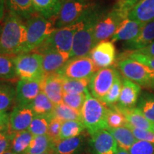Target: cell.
<instances>
[{
    "label": "cell",
    "mask_w": 154,
    "mask_h": 154,
    "mask_svg": "<svg viewBox=\"0 0 154 154\" xmlns=\"http://www.w3.org/2000/svg\"><path fill=\"white\" fill-rule=\"evenodd\" d=\"M0 32V54L13 56L23 53L26 27L23 19L7 10Z\"/></svg>",
    "instance_id": "1"
},
{
    "label": "cell",
    "mask_w": 154,
    "mask_h": 154,
    "mask_svg": "<svg viewBox=\"0 0 154 154\" xmlns=\"http://www.w3.org/2000/svg\"><path fill=\"white\" fill-rule=\"evenodd\" d=\"M104 13L102 9L98 7L86 17L84 24L75 34L70 58L89 55L95 46L94 33L96 24Z\"/></svg>",
    "instance_id": "2"
},
{
    "label": "cell",
    "mask_w": 154,
    "mask_h": 154,
    "mask_svg": "<svg viewBox=\"0 0 154 154\" xmlns=\"http://www.w3.org/2000/svg\"><path fill=\"white\" fill-rule=\"evenodd\" d=\"M25 24L26 36L23 53L37 49L57 29L54 19H47L39 14L33 15Z\"/></svg>",
    "instance_id": "3"
},
{
    "label": "cell",
    "mask_w": 154,
    "mask_h": 154,
    "mask_svg": "<svg viewBox=\"0 0 154 154\" xmlns=\"http://www.w3.org/2000/svg\"><path fill=\"white\" fill-rule=\"evenodd\" d=\"M106 105L101 100L96 99L87 93L86 101L82 110V121L90 136L101 130H107Z\"/></svg>",
    "instance_id": "4"
},
{
    "label": "cell",
    "mask_w": 154,
    "mask_h": 154,
    "mask_svg": "<svg viewBox=\"0 0 154 154\" xmlns=\"http://www.w3.org/2000/svg\"><path fill=\"white\" fill-rule=\"evenodd\" d=\"M98 7L89 0H64L56 18V27H63L80 22Z\"/></svg>",
    "instance_id": "5"
},
{
    "label": "cell",
    "mask_w": 154,
    "mask_h": 154,
    "mask_svg": "<svg viewBox=\"0 0 154 154\" xmlns=\"http://www.w3.org/2000/svg\"><path fill=\"white\" fill-rule=\"evenodd\" d=\"M86 18L75 24L63 27L57 28L49 37L34 51L40 54L42 51L50 49L70 54L75 34L84 24Z\"/></svg>",
    "instance_id": "6"
},
{
    "label": "cell",
    "mask_w": 154,
    "mask_h": 154,
    "mask_svg": "<svg viewBox=\"0 0 154 154\" xmlns=\"http://www.w3.org/2000/svg\"><path fill=\"white\" fill-rule=\"evenodd\" d=\"M118 66L124 78L140 86L154 89V70L149 66L128 57H123Z\"/></svg>",
    "instance_id": "7"
},
{
    "label": "cell",
    "mask_w": 154,
    "mask_h": 154,
    "mask_svg": "<svg viewBox=\"0 0 154 154\" xmlns=\"http://www.w3.org/2000/svg\"><path fill=\"white\" fill-rule=\"evenodd\" d=\"M17 77L20 79L42 80L44 73L42 65V55L37 52L22 53L14 57Z\"/></svg>",
    "instance_id": "8"
},
{
    "label": "cell",
    "mask_w": 154,
    "mask_h": 154,
    "mask_svg": "<svg viewBox=\"0 0 154 154\" xmlns=\"http://www.w3.org/2000/svg\"><path fill=\"white\" fill-rule=\"evenodd\" d=\"M128 12L116 5L113 9L102 15L96 26L94 33L95 45L100 42L111 38L121 23L128 17Z\"/></svg>",
    "instance_id": "9"
},
{
    "label": "cell",
    "mask_w": 154,
    "mask_h": 154,
    "mask_svg": "<svg viewBox=\"0 0 154 154\" xmlns=\"http://www.w3.org/2000/svg\"><path fill=\"white\" fill-rule=\"evenodd\" d=\"M89 56L70 58L62 69L57 73L67 79H91L99 70Z\"/></svg>",
    "instance_id": "10"
},
{
    "label": "cell",
    "mask_w": 154,
    "mask_h": 154,
    "mask_svg": "<svg viewBox=\"0 0 154 154\" xmlns=\"http://www.w3.org/2000/svg\"><path fill=\"white\" fill-rule=\"evenodd\" d=\"M119 74L114 67L100 69L90 79V94L96 99L102 101L114 82L116 77Z\"/></svg>",
    "instance_id": "11"
},
{
    "label": "cell",
    "mask_w": 154,
    "mask_h": 154,
    "mask_svg": "<svg viewBox=\"0 0 154 154\" xmlns=\"http://www.w3.org/2000/svg\"><path fill=\"white\" fill-rule=\"evenodd\" d=\"M88 56L99 69L111 67L116 58L113 42L108 40L100 42L94 46Z\"/></svg>",
    "instance_id": "12"
},
{
    "label": "cell",
    "mask_w": 154,
    "mask_h": 154,
    "mask_svg": "<svg viewBox=\"0 0 154 154\" xmlns=\"http://www.w3.org/2000/svg\"><path fill=\"white\" fill-rule=\"evenodd\" d=\"M88 145L92 154H116L119 148L108 130H101L91 135Z\"/></svg>",
    "instance_id": "13"
},
{
    "label": "cell",
    "mask_w": 154,
    "mask_h": 154,
    "mask_svg": "<svg viewBox=\"0 0 154 154\" xmlns=\"http://www.w3.org/2000/svg\"><path fill=\"white\" fill-rule=\"evenodd\" d=\"M44 79H19L16 86L17 104L30 105L42 91Z\"/></svg>",
    "instance_id": "14"
},
{
    "label": "cell",
    "mask_w": 154,
    "mask_h": 154,
    "mask_svg": "<svg viewBox=\"0 0 154 154\" xmlns=\"http://www.w3.org/2000/svg\"><path fill=\"white\" fill-rule=\"evenodd\" d=\"M35 113L30 105H18L9 113V129L16 133L28 130Z\"/></svg>",
    "instance_id": "15"
},
{
    "label": "cell",
    "mask_w": 154,
    "mask_h": 154,
    "mask_svg": "<svg viewBox=\"0 0 154 154\" xmlns=\"http://www.w3.org/2000/svg\"><path fill=\"white\" fill-rule=\"evenodd\" d=\"M40 54L42 55V65L45 76L57 74L70 59V54L56 50H46Z\"/></svg>",
    "instance_id": "16"
},
{
    "label": "cell",
    "mask_w": 154,
    "mask_h": 154,
    "mask_svg": "<svg viewBox=\"0 0 154 154\" xmlns=\"http://www.w3.org/2000/svg\"><path fill=\"white\" fill-rule=\"evenodd\" d=\"M141 94V86L132 81L122 79V87L117 106L122 108H134L137 105Z\"/></svg>",
    "instance_id": "17"
},
{
    "label": "cell",
    "mask_w": 154,
    "mask_h": 154,
    "mask_svg": "<svg viewBox=\"0 0 154 154\" xmlns=\"http://www.w3.org/2000/svg\"><path fill=\"white\" fill-rule=\"evenodd\" d=\"M146 23L132 20L127 17L121 23L115 33L111 36V42H125L131 41L137 36Z\"/></svg>",
    "instance_id": "18"
},
{
    "label": "cell",
    "mask_w": 154,
    "mask_h": 154,
    "mask_svg": "<svg viewBox=\"0 0 154 154\" xmlns=\"http://www.w3.org/2000/svg\"><path fill=\"white\" fill-rule=\"evenodd\" d=\"M63 78L58 74L44 77L42 91L48 96L55 106L63 103Z\"/></svg>",
    "instance_id": "19"
},
{
    "label": "cell",
    "mask_w": 154,
    "mask_h": 154,
    "mask_svg": "<svg viewBox=\"0 0 154 154\" xmlns=\"http://www.w3.org/2000/svg\"><path fill=\"white\" fill-rule=\"evenodd\" d=\"M86 136L84 134L76 137L59 140L55 142L53 151L56 154H81L86 146Z\"/></svg>",
    "instance_id": "20"
},
{
    "label": "cell",
    "mask_w": 154,
    "mask_h": 154,
    "mask_svg": "<svg viewBox=\"0 0 154 154\" xmlns=\"http://www.w3.org/2000/svg\"><path fill=\"white\" fill-rule=\"evenodd\" d=\"M128 18L140 22L154 20V0H140L131 9Z\"/></svg>",
    "instance_id": "21"
},
{
    "label": "cell",
    "mask_w": 154,
    "mask_h": 154,
    "mask_svg": "<svg viewBox=\"0 0 154 154\" xmlns=\"http://www.w3.org/2000/svg\"><path fill=\"white\" fill-rule=\"evenodd\" d=\"M154 41V20L146 23L139 34L134 39L125 42L124 48L132 51L145 47Z\"/></svg>",
    "instance_id": "22"
},
{
    "label": "cell",
    "mask_w": 154,
    "mask_h": 154,
    "mask_svg": "<svg viewBox=\"0 0 154 154\" xmlns=\"http://www.w3.org/2000/svg\"><path fill=\"white\" fill-rule=\"evenodd\" d=\"M116 106L119 110L124 115L127 122L131 126L142 129L152 131L154 124H152L151 121H149L144 116L138 108L134 107L128 109V108L120 107L116 104Z\"/></svg>",
    "instance_id": "23"
},
{
    "label": "cell",
    "mask_w": 154,
    "mask_h": 154,
    "mask_svg": "<svg viewBox=\"0 0 154 154\" xmlns=\"http://www.w3.org/2000/svg\"><path fill=\"white\" fill-rule=\"evenodd\" d=\"M64 0H32L38 14L47 19L57 18Z\"/></svg>",
    "instance_id": "24"
},
{
    "label": "cell",
    "mask_w": 154,
    "mask_h": 154,
    "mask_svg": "<svg viewBox=\"0 0 154 154\" xmlns=\"http://www.w3.org/2000/svg\"><path fill=\"white\" fill-rule=\"evenodd\" d=\"M7 10L14 13L22 19L27 20L36 14L32 0H7Z\"/></svg>",
    "instance_id": "25"
},
{
    "label": "cell",
    "mask_w": 154,
    "mask_h": 154,
    "mask_svg": "<svg viewBox=\"0 0 154 154\" xmlns=\"http://www.w3.org/2000/svg\"><path fill=\"white\" fill-rule=\"evenodd\" d=\"M107 130L114 138L119 147L126 151H128L133 144L137 140L130 128L127 126L108 128Z\"/></svg>",
    "instance_id": "26"
},
{
    "label": "cell",
    "mask_w": 154,
    "mask_h": 154,
    "mask_svg": "<svg viewBox=\"0 0 154 154\" xmlns=\"http://www.w3.org/2000/svg\"><path fill=\"white\" fill-rule=\"evenodd\" d=\"M54 142L47 134L34 136L24 154H43L52 151Z\"/></svg>",
    "instance_id": "27"
},
{
    "label": "cell",
    "mask_w": 154,
    "mask_h": 154,
    "mask_svg": "<svg viewBox=\"0 0 154 154\" xmlns=\"http://www.w3.org/2000/svg\"><path fill=\"white\" fill-rule=\"evenodd\" d=\"M16 102V88L7 81L0 80V111H7Z\"/></svg>",
    "instance_id": "28"
},
{
    "label": "cell",
    "mask_w": 154,
    "mask_h": 154,
    "mask_svg": "<svg viewBox=\"0 0 154 154\" xmlns=\"http://www.w3.org/2000/svg\"><path fill=\"white\" fill-rule=\"evenodd\" d=\"M34 137L28 130L13 133L10 150L17 154H24Z\"/></svg>",
    "instance_id": "29"
},
{
    "label": "cell",
    "mask_w": 154,
    "mask_h": 154,
    "mask_svg": "<svg viewBox=\"0 0 154 154\" xmlns=\"http://www.w3.org/2000/svg\"><path fill=\"white\" fill-rule=\"evenodd\" d=\"M30 106L35 115H51L55 107L53 102L42 91L31 103Z\"/></svg>",
    "instance_id": "30"
},
{
    "label": "cell",
    "mask_w": 154,
    "mask_h": 154,
    "mask_svg": "<svg viewBox=\"0 0 154 154\" xmlns=\"http://www.w3.org/2000/svg\"><path fill=\"white\" fill-rule=\"evenodd\" d=\"M90 79H63V93L71 94H86L89 91Z\"/></svg>",
    "instance_id": "31"
},
{
    "label": "cell",
    "mask_w": 154,
    "mask_h": 154,
    "mask_svg": "<svg viewBox=\"0 0 154 154\" xmlns=\"http://www.w3.org/2000/svg\"><path fill=\"white\" fill-rule=\"evenodd\" d=\"M17 77L14 57L0 54V80H12Z\"/></svg>",
    "instance_id": "32"
},
{
    "label": "cell",
    "mask_w": 154,
    "mask_h": 154,
    "mask_svg": "<svg viewBox=\"0 0 154 154\" xmlns=\"http://www.w3.org/2000/svg\"><path fill=\"white\" fill-rule=\"evenodd\" d=\"M136 106L144 116L154 124V94L150 92L142 93Z\"/></svg>",
    "instance_id": "33"
},
{
    "label": "cell",
    "mask_w": 154,
    "mask_h": 154,
    "mask_svg": "<svg viewBox=\"0 0 154 154\" xmlns=\"http://www.w3.org/2000/svg\"><path fill=\"white\" fill-rule=\"evenodd\" d=\"M51 116L62 122L68 121H82L81 111L72 109L63 103L55 106Z\"/></svg>",
    "instance_id": "34"
},
{
    "label": "cell",
    "mask_w": 154,
    "mask_h": 154,
    "mask_svg": "<svg viewBox=\"0 0 154 154\" xmlns=\"http://www.w3.org/2000/svg\"><path fill=\"white\" fill-rule=\"evenodd\" d=\"M84 130L86 128L82 121H63L61 125L59 140L76 137L82 134Z\"/></svg>",
    "instance_id": "35"
},
{
    "label": "cell",
    "mask_w": 154,
    "mask_h": 154,
    "mask_svg": "<svg viewBox=\"0 0 154 154\" xmlns=\"http://www.w3.org/2000/svg\"><path fill=\"white\" fill-rule=\"evenodd\" d=\"M51 118V115H35L29 127L28 131L34 136L47 134Z\"/></svg>",
    "instance_id": "36"
},
{
    "label": "cell",
    "mask_w": 154,
    "mask_h": 154,
    "mask_svg": "<svg viewBox=\"0 0 154 154\" xmlns=\"http://www.w3.org/2000/svg\"><path fill=\"white\" fill-rule=\"evenodd\" d=\"M106 115V123L108 128H116L126 126L127 122L126 117L119 110L116 106L113 105L108 106Z\"/></svg>",
    "instance_id": "37"
},
{
    "label": "cell",
    "mask_w": 154,
    "mask_h": 154,
    "mask_svg": "<svg viewBox=\"0 0 154 154\" xmlns=\"http://www.w3.org/2000/svg\"><path fill=\"white\" fill-rule=\"evenodd\" d=\"M121 87H122V79L119 74L116 77L114 82L109 92L101 101H103L107 106H111L118 103L121 95Z\"/></svg>",
    "instance_id": "38"
},
{
    "label": "cell",
    "mask_w": 154,
    "mask_h": 154,
    "mask_svg": "<svg viewBox=\"0 0 154 154\" xmlns=\"http://www.w3.org/2000/svg\"><path fill=\"white\" fill-rule=\"evenodd\" d=\"M89 92V91H88ZM86 94H71L63 93V103L72 109L81 111L86 99Z\"/></svg>",
    "instance_id": "39"
},
{
    "label": "cell",
    "mask_w": 154,
    "mask_h": 154,
    "mask_svg": "<svg viewBox=\"0 0 154 154\" xmlns=\"http://www.w3.org/2000/svg\"><path fill=\"white\" fill-rule=\"evenodd\" d=\"M130 154H154V144L145 140H136L128 150Z\"/></svg>",
    "instance_id": "40"
},
{
    "label": "cell",
    "mask_w": 154,
    "mask_h": 154,
    "mask_svg": "<svg viewBox=\"0 0 154 154\" xmlns=\"http://www.w3.org/2000/svg\"><path fill=\"white\" fill-rule=\"evenodd\" d=\"M123 57H128L130 59H134V60L138 61V62L143 63L146 66H149L154 70V57H150L141 54L137 53L136 51H127L126 53L124 54Z\"/></svg>",
    "instance_id": "41"
},
{
    "label": "cell",
    "mask_w": 154,
    "mask_h": 154,
    "mask_svg": "<svg viewBox=\"0 0 154 154\" xmlns=\"http://www.w3.org/2000/svg\"><path fill=\"white\" fill-rule=\"evenodd\" d=\"M126 126L128 127L131 131L135 138L138 140H145L154 144V133L152 131L136 128L127 124Z\"/></svg>",
    "instance_id": "42"
},
{
    "label": "cell",
    "mask_w": 154,
    "mask_h": 154,
    "mask_svg": "<svg viewBox=\"0 0 154 154\" xmlns=\"http://www.w3.org/2000/svg\"><path fill=\"white\" fill-rule=\"evenodd\" d=\"M62 123V121L59 120V119L54 118L53 116L51 121H50L47 134L52 139L54 143L59 140V136H60Z\"/></svg>",
    "instance_id": "43"
},
{
    "label": "cell",
    "mask_w": 154,
    "mask_h": 154,
    "mask_svg": "<svg viewBox=\"0 0 154 154\" xmlns=\"http://www.w3.org/2000/svg\"><path fill=\"white\" fill-rule=\"evenodd\" d=\"M12 136L13 132H10L0 138V154H4L5 152L10 150Z\"/></svg>",
    "instance_id": "44"
},
{
    "label": "cell",
    "mask_w": 154,
    "mask_h": 154,
    "mask_svg": "<svg viewBox=\"0 0 154 154\" xmlns=\"http://www.w3.org/2000/svg\"><path fill=\"white\" fill-rule=\"evenodd\" d=\"M140 0H119L116 5L123 10L129 12L131 9Z\"/></svg>",
    "instance_id": "45"
},
{
    "label": "cell",
    "mask_w": 154,
    "mask_h": 154,
    "mask_svg": "<svg viewBox=\"0 0 154 154\" xmlns=\"http://www.w3.org/2000/svg\"><path fill=\"white\" fill-rule=\"evenodd\" d=\"M134 51L136 52L141 54L150 56V57H154V41L149 44V45L146 46L145 47L142 48V49L135 50Z\"/></svg>",
    "instance_id": "46"
},
{
    "label": "cell",
    "mask_w": 154,
    "mask_h": 154,
    "mask_svg": "<svg viewBox=\"0 0 154 154\" xmlns=\"http://www.w3.org/2000/svg\"><path fill=\"white\" fill-rule=\"evenodd\" d=\"M9 126V113L0 111V128Z\"/></svg>",
    "instance_id": "47"
},
{
    "label": "cell",
    "mask_w": 154,
    "mask_h": 154,
    "mask_svg": "<svg viewBox=\"0 0 154 154\" xmlns=\"http://www.w3.org/2000/svg\"><path fill=\"white\" fill-rule=\"evenodd\" d=\"M6 1L7 0H0V22L3 20L5 15Z\"/></svg>",
    "instance_id": "48"
},
{
    "label": "cell",
    "mask_w": 154,
    "mask_h": 154,
    "mask_svg": "<svg viewBox=\"0 0 154 154\" xmlns=\"http://www.w3.org/2000/svg\"><path fill=\"white\" fill-rule=\"evenodd\" d=\"M10 132H11V131H10V129H9V126L0 128V138L4 137V136H6L7 134H8L9 133H10Z\"/></svg>",
    "instance_id": "49"
},
{
    "label": "cell",
    "mask_w": 154,
    "mask_h": 154,
    "mask_svg": "<svg viewBox=\"0 0 154 154\" xmlns=\"http://www.w3.org/2000/svg\"><path fill=\"white\" fill-rule=\"evenodd\" d=\"M116 154H130L128 151H126V150L122 149L121 148H118V151H117Z\"/></svg>",
    "instance_id": "50"
},
{
    "label": "cell",
    "mask_w": 154,
    "mask_h": 154,
    "mask_svg": "<svg viewBox=\"0 0 154 154\" xmlns=\"http://www.w3.org/2000/svg\"><path fill=\"white\" fill-rule=\"evenodd\" d=\"M4 154H17V153H15L13 151H11V150H9V151H7V152H5V153H4Z\"/></svg>",
    "instance_id": "51"
},
{
    "label": "cell",
    "mask_w": 154,
    "mask_h": 154,
    "mask_svg": "<svg viewBox=\"0 0 154 154\" xmlns=\"http://www.w3.org/2000/svg\"><path fill=\"white\" fill-rule=\"evenodd\" d=\"M43 154H56L53 151H50V152H48V153H43Z\"/></svg>",
    "instance_id": "52"
},
{
    "label": "cell",
    "mask_w": 154,
    "mask_h": 154,
    "mask_svg": "<svg viewBox=\"0 0 154 154\" xmlns=\"http://www.w3.org/2000/svg\"><path fill=\"white\" fill-rule=\"evenodd\" d=\"M152 131L154 133V124H153V128H152Z\"/></svg>",
    "instance_id": "53"
},
{
    "label": "cell",
    "mask_w": 154,
    "mask_h": 154,
    "mask_svg": "<svg viewBox=\"0 0 154 154\" xmlns=\"http://www.w3.org/2000/svg\"><path fill=\"white\" fill-rule=\"evenodd\" d=\"M1 29H2V26H0V32H1Z\"/></svg>",
    "instance_id": "54"
}]
</instances>
